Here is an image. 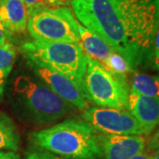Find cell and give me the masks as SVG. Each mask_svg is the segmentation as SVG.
<instances>
[{
    "mask_svg": "<svg viewBox=\"0 0 159 159\" xmlns=\"http://www.w3.org/2000/svg\"><path fill=\"white\" fill-rule=\"evenodd\" d=\"M76 20L99 35L134 71L152 65L159 0H74Z\"/></svg>",
    "mask_w": 159,
    "mask_h": 159,
    "instance_id": "cell-1",
    "label": "cell"
},
{
    "mask_svg": "<svg viewBox=\"0 0 159 159\" xmlns=\"http://www.w3.org/2000/svg\"><path fill=\"white\" fill-rule=\"evenodd\" d=\"M97 133L81 119H69L51 127L34 132L31 142L66 159H101Z\"/></svg>",
    "mask_w": 159,
    "mask_h": 159,
    "instance_id": "cell-2",
    "label": "cell"
},
{
    "mask_svg": "<svg viewBox=\"0 0 159 159\" xmlns=\"http://www.w3.org/2000/svg\"><path fill=\"white\" fill-rule=\"evenodd\" d=\"M21 51L27 61L37 63L73 80L86 98L84 76L87 56L80 44L34 39L24 43Z\"/></svg>",
    "mask_w": 159,
    "mask_h": 159,
    "instance_id": "cell-3",
    "label": "cell"
},
{
    "mask_svg": "<svg viewBox=\"0 0 159 159\" xmlns=\"http://www.w3.org/2000/svg\"><path fill=\"white\" fill-rule=\"evenodd\" d=\"M13 97L23 117L34 124L55 122L68 114L74 107L42 81L26 75L15 80Z\"/></svg>",
    "mask_w": 159,
    "mask_h": 159,
    "instance_id": "cell-4",
    "label": "cell"
},
{
    "mask_svg": "<svg viewBox=\"0 0 159 159\" xmlns=\"http://www.w3.org/2000/svg\"><path fill=\"white\" fill-rule=\"evenodd\" d=\"M84 90L87 100L102 108L127 109L130 88L126 76L110 72L88 56Z\"/></svg>",
    "mask_w": 159,
    "mask_h": 159,
    "instance_id": "cell-5",
    "label": "cell"
},
{
    "mask_svg": "<svg viewBox=\"0 0 159 159\" xmlns=\"http://www.w3.org/2000/svg\"><path fill=\"white\" fill-rule=\"evenodd\" d=\"M79 21L67 6H42L28 12V30L34 40L80 44Z\"/></svg>",
    "mask_w": 159,
    "mask_h": 159,
    "instance_id": "cell-6",
    "label": "cell"
},
{
    "mask_svg": "<svg viewBox=\"0 0 159 159\" xmlns=\"http://www.w3.org/2000/svg\"><path fill=\"white\" fill-rule=\"evenodd\" d=\"M82 119L101 134H145L137 119L125 110L111 108H86Z\"/></svg>",
    "mask_w": 159,
    "mask_h": 159,
    "instance_id": "cell-7",
    "label": "cell"
},
{
    "mask_svg": "<svg viewBox=\"0 0 159 159\" xmlns=\"http://www.w3.org/2000/svg\"><path fill=\"white\" fill-rule=\"evenodd\" d=\"M33 73L53 93L78 110H85L88 102L78 86L65 75L41 66L37 63L27 61Z\"/></svg>",
    "mask_w": 159,
    "mask_h": 159,
    "instance_id": "cell-8",
    "label": "cell"
},
{
    "mask_svg": "<svg viewBox=\"0 0 159 159\" xmlns=\"http://www.w3.org/2000/svg\"><path fill=\"white\" fill-rule=\"evenodd\" d=\"M97 139L104 159H130L146 147L142 135L97 134Z\"/></svg>",
    "mask_w": 159,
    "mask_h": 159,
    "instance_id": "cell-9",
    "label": "cell"
},
{
    "mask_svg": "<svg viewBox=\"0 0 159 159\" xmlns=\"http://www.w3.org/2000/svg\"><path fill=\"white\" fill-rule=\"evenodd\" d=\"M130 113L142 125L145 135L159 126V98L130 92L128 106Z\"/></svg>",
    "mask_w": 159,
    "mask_h": 159,
    "instance_id": "cell-10",
    "label": "cell"
},
{
    "mask_svg": "<svg viewBox=\"0 0 159 159\" xmlns=\"http://www.w3.org/2000/svg\"><path fill=\"white\" fill-rule=\"evenodd\" d=\"M0 22L7 33H24L28 28V11L23 0H1Z\"/></svg>",
    "mask_w": 159,
    "mask_h": 159,
    "instance_id": "cell-11",
    "label": "cell"
},
{
    "mask_svg": "<svg viewBox=\"0 0 159 159\" xmlns=\"http://www.w3.org/2000/svg\"><path fill=\"white\" fill-rule=\"evenodd\" d=\"M78 32L80 36V46L86 55L102 66H104L113 52L111 47L99 35L86 29L79 23Z\"/></svg>",
    "mask_w": 159,
    "mask_h": 159,
    "instance_id": "cell-12",
    "label": "cell"
},
{
    "mask_svg": "<svg viewBox=\"0 0 159 159\" xmlns=\"http://www.w3.org/2000/svg\"><path fill=\"white\" fill-rule=\"evenodd\" d=\"M20 147V134L17 126L6 114L0 112V150L17 151Z\"/></svg>",
    "mask_w": 159,
    "mask_h": 159,
    "instance_id": "cell-13",
    "label": "cell"
},
{
    "mask_svg": "<svg viewBox=\"0 0 159 159\" xmlns=\"http://www.w3.org/2000/svg\"><path fill=\"white\" fill-rule=\"evenodd\" d=\"M130 92L159 98V76L134 73L131 80Z\"/></svg>",
    "mask_w": 159,
    "mask_h": 159,
    "instance_id": "cell-14",
    "label": "cell"
},
{
    "mask_svg": "<svg viewBox=\"0 0 159 159\" xmlns=\"http://www.w3.org/2000/svg\"><path fill=\"white\" fill-rule=\"evenodd\" d=\"M16 59V50L11 43L0 45V99L3 97L6 81Z\"/></svg>",
    "mask_w": 159,
    "mask_h": 159,
    "instance_id": "cell-15",
    "label": "cell"
},
{
    "mask_svg": "<svg viewBox=\"0 0 159 159\" xmlns=\"http://www.w3.org/2000/svg\"><path fill=\"white\" fill-rule=\"evenodd\" d=\"M102 66L111 73L119 74V75H124V76H126L127 74L134 72L128 62L116 51H113L111 53L107 62Z\"/></svg>",
    "mask_w": 159,
    "mask_h": 159,
    "instance_id": "cell-16",
    "label": "cell"
},
{
    "mask_svg": "<svg viewBox=\"0 0 159 159\" xmlns=\"http://www.w3.org/2000/svg\"><path fill=\"white\" fill-rule=\"evenodd\" d=\"M27 159H66L57 155L49 152L47 150L38 148L36 150L30 151L27 155Z\"/></svg>",
    "mask_w": 159,
    "mask_h": 159,
    "instance_id": "cell-17",
    "label": "cell"
},
{
    "mask_svg": "<svg viewBox=\"0 0 159 159\" xmlns=\"http://www.w3.org/2000/svg\"><path fill=\"white\" fill-rule=\"evenodd\" d=\"M152 66L159 73V20L156 34L153 41V54H152Z\"/></svg>",
    "mask_w": 159,
    "mask_h": 159,
    "instance_id": "cell-18",
    "label": "cell"
},
{
    "mask_svg": "<svg viewBox=\"0 0 159 159\" xmlns=\"http://www.w3.org/2000/svg\"><path fill=\"white\" fill-rule=\"evenodd\" d=\"M145 148L147 149L146 152H148V154L159 152V127L150 136L148 142H146Z\"/></svg>",
    "mask_w": 159,
    "mask_h": 159,
    "instance_id": "cell-19",
    "label": "cell"
},
{
    "mask_svg": "<svg viewBox=\"0 0 159 159\" xmlns=\"http://www.w3.org/2000/svg\"><path fill=\"white\" fill-rule=\"evenodd\" d=\"M23 1L26 5L28 12L42 6H47L45 5L44 0H23Z\"/></svg>",
    "mask_w": 159,
    "mask_h": 159,
    "instance_id": "cell-20",
    "label": "cell"
},
{
    "mask_svg": "<svg viewBox=\"0 0 159 159\" xmlns=\"http://www.w3.org/2000/svg\"><path fill=\"white\" fill-rule=\"evenodd\" d=\"M74 0H44L48 7H61L71 5Z\"/></svg>",
    "mask_w": 159,
    "mask_h": 159,
    "instance_id": "cell-21",
    "label": "cell"
},
{
    "mask_svg": "<svg viewBox=\"0 0 159 159\" xmlns=\"http://www.w3.org/2000/svg\"><path fill=\"white\" fill-rule=\"evenodd\" d=\"M0 159H20V157L14 151L0 150Z\"/></svg>",
    "mask_w": 159,
    "mask_h": 159,
    "instance_id": "cell-22",
    "label": "cell"
},
{
    "mask_svg": "<svg viewBox=\"0 0 159 159\" xmlns=\"http://www.w3.org/2000/svg\"><path fill=\"white\" fill-rule=\"evenodd\" d=\"M7 32L4 28V26L2 25V23L0 22V45H4L6 44L7 42Z\"/></svg>",
    "mask_w": 159,
    "mask_h": 159,
    "instance_id": "cell-23",
    "label": "cell"
},
{
    "mask_svg": "<svg viewBox=\"0 0 159 159\" xmlns=\"http://www.w3.org/2000/svg\"><path fill=\"white\" fill-rule=\"evenodd\" d=\"M130 159H150V157H149V154L144 150V151H142L141 153L137 154L135 156H134V157H131Z\"/></svg>",
    "mask_w": 159,
    "mask_h": 159,
    "instance_id": "cell-24",
    "label": "cell"
},
{
    "mask_svg": "<svg viewBox=\"0 0 159 159\" xmlns=\"http://www.w3.org/2000/svg\"><path fill=\"white\" fill-rule=\"evenodd\" d=\"M149 157H150V159H159V152L149 154Z\"/></svg>",
    "mask_w": 159,
    "mask_h": 159,
    "instance_id": "cell-25",
    "label": "cell"
},
{
    "mask_svg": "<svg viewBox=\"0 0 159 159\" xmlns=\"http://www.w3.org/2000/svg\"><path fill=\"white\" fill-rule=\"evenodd\" d=\"M0 2H1V0H0Z\"/></svg>",
    "mask_w": 159,
    "mask_h": 159,
    "instance_id": "cell-26",
    "label": "cell"
}]
</instances>
